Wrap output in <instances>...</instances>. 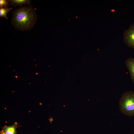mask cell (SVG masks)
Instances as JSON below:
<instances>
[{"mask_svg": "<svg viewBox=\"0 0 134 134\" xmlns=\"http://www.w3.org/2000/svg\"><path fill=\"white\" fill-rule=\"evenodd\" d=\"M37 15L31 5L17 8L13 13L11 23L18 30L27 31L32 29L37 20Z\"/></svg>", "mask_w": 134, "mask_h": 134, "instance_id": "6da1fadb", "label": "cell"}, {"mask_svg": "<svg viewBox=\"0 0 134 134\" xmlns=\"http://www.w3.org/2000/svg\"><path fill=\"white\" fill-rule=\"evenodd\" d=\"M119 106L124 114L134 116V91H128L123 93L119 100Z\"/></svg>", "mask_w": 134, "mask_h": 134, "instance_id": "7a4b0ae2", "label": "cell"}, {"mask_svg": "<svg viewBox=\"0 0 134 134\" xmlns=\"http://www.w3.org/2000/svg\"><path fill=\"white\" fill-rule=\"evenodd\" d=\"M123 36L124 43L129 47L134 49V23L125 31Z\"/></svg>", "mask_w": 134, "mask_h": 134, "instance_id": "3957f363", "label": "cell"}, {"mask_svg": "<svg viewBox=\"0 0 134 134\" xmlns=\"http://www.w3.org/2000/svg\"><path fill=\"white\" fill-rule=\"evenodd\" d=\"M126 65L130 74L131 79L134 83V58H129L125 62Z\"/></svg>", "mask_w": 134, "mask_h": 134, "instance_id": "277c9868", "label": "cell"}, {"mask_svg": "<svg viewBox=\"0 0 134 134\" xmlns=\"http://www.w3.org/2000/svg\"><path fill=\"white\" fill-rule=\"evenodd\" d=\"M17 123L15 122L11 126L5 125L2 127L5 134H16V129L17 127Z\"/></svg>", "mask_w": 134, "mask_h": 134, "instance_id": "5b68a950", "label": "cell"}, {"mask_svg": "<svg viewBox=\"0 0 134 134\" xmlns=\"http://www.w3.org/2000/svg\"><path fill=\"white\" fill-rule=\"evenodd\" d=\"M9 1L11 5L14 7L17 5L22 6L24 4L29 5L31 2L29 0H10Z\"/></svg>", "mask_w": 134, "mask_h": 134, "instance_id": "8992f818", "label": "cell"}, {"mask_svg": "<svg viewBox=\"0 0 134 134\" xmlns=\"http://www.w3.org/2000/svg\"><path fill=\"white\" fill-rule=\"evenodd\" d=\"M12 9V7H8L7 6L0 8V17H4L7 19V15L8 12Z\"/></svg>", "mask_w": 134, "mask_h": 134, "instance_id": "52a82bcc", "label": "cell"}, {"mask_svg": "<svg viewBox=\"0 0 134 134\" xmlns=\"http://www.w3.org/2000/svg\"><path fill=\"white\" fill-rule=\"evenodd\" d=\"M9 0H0V8H3L9 6Z\"/></svg>", "mask_w": 134, "mask_h": 134, "instance_id": "ba28073f", "label": "cell"}, {"mask_svg": "<svg viewBox=\"0 0 134 134\" xmlns=\"http://www.w3.org/2000/svg\"><path fill=\"white\" fill-rule=\"evenodd\" d=\"M0 134H5L4 131L2 130L0 131Z\"/></svg>", "mask_w": 134, "mask_h": 134, "instance_id": "9c48e42d", "label": "cell"}, {"mask_svg": "<svg viewBox=\"0 0 134 134\" xmlns=\"http://www.w3.org/2000/svg\"></svg>", "mask_w": 134, "mask_h": 134, "instance_id": "30bf717a", "label": "cell"}]
</instances>
